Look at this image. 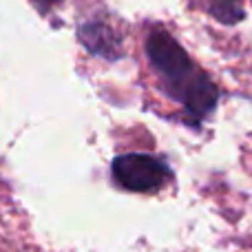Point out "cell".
Masks as SVG:
<instances>
[{"mask_svg": "<svg viewBox=\"0 0 252 252\" xmlns=\"http://www.w3.org/2000/svg\"><path fill=\"white\" fill-rule=\"evenodd\" d=\"M144 47L164 93L186 113V124L199 128L213 118L223 95L221 89L173 38V33L155 27L146 35Z\"/></svg>", "mask_w": 252, "mask_h": 252, "instance_id": "6da1fadb", "label": "cell"}, {"mask_svg": "<svg viewBox=\"0 0 252 252\" xmlns=\"http://www.w3.org/2000/svg\"><path fill=\"white\" fill-rule=\"evenodd\" d=\"M111 173L115 184L130 192H157L175 179L168 161L146 153H128L115 157Z\"/></svg>", "mask_w": 252, "mask_h": 252, "instance_id": "7a4b0ae2", "label": "cell"}, {"mask_svg": "<svg viewBox=\"0 0 252 252\" xmlns=\"http://www.w3.org/2000/svg\"><path fill=\"white\" fill-rule=\"evenodd\" d=\"M80 38L87 44L89 51L97 53L102 58H109V60H118L122 49H120V40L113 31L109 29L102 22H87L80 29Z\"/></svg>", "mask_w": 252, "mask_h": 252, "instance_id": "3957f363", "label": "cell"}, {"mask_svg": "<svg viewBox=\"0 0 252 252\" xmlns=\"http://www.w3.org/2000/svg\"><path fill=\"white\" fill-rule=\"evenodd\" d=\"M204 7L208 16L226 27H235L246 20V7L241 0H206Z\"/></svg>", "mask_w": 252, "mask_h": 252, "instance_id": "277c9868", "label": "cell"}, {"mask_svg": "<svg viewBox=\"0 0 252 252\" xmlns=\"http://www.w3.org/2000/svg\"><path fill=\"white\" fill-rule=\"evenodd\" d=\"M56 2H58V0H33V4H35L38 9H42V11H44L47 7H51V4H56Z\"/></svg>", "mask_w": 252, "mask_h": 252, "instance_id": "5b68a950", "label": "cell"}]
</instances>
